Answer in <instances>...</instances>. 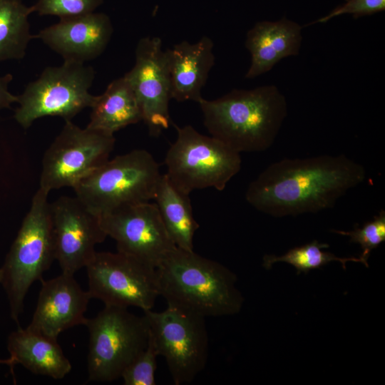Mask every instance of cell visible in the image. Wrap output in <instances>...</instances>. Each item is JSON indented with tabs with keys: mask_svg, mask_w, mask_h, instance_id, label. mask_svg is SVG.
Wrapping results in <instances>:
<instances>
[{
	"mask_svg": "<svg viewBox=\"0 0 385 385\" xmlns=\"http://www.w3.org/2000/svg\"><path fill=\"white\" fill-rule=\"evenodd\" d=\"M91 299L73 275L61 273L51 279H42L36 307L27 328L57 339L61 332L85 325L87 318L84 314Z\"/></svg>",
	"mask_w": 385,
	"mask_h": 385,
	"instance_id": "9a60e30c",
	"label": "cell"
},
{
	"mask_svg": "<svg viewBox=\"0 0 385 385\" xmlns=\"http://www.w3.org/2000/svg\"><path fill=\"white\" fill-rule=\"evenodd\" d=\"M302 26L283 16L276 21L257 22L246 36L245 47L251 63L245 75L254 78L270 71L282 58L297 56L302 42Z\"/></svg>",
	"mask_w": 385,
	"mask_h": 385,
	"instance_id": "e0dca14e",
	"label": "cell"
},
{
	"mask_svg": "<svg viewBox=\"0 0 385 385\" xmlns=\"http://www.w3.org/2000/svg\"><path fill=\"white\" fill-rule=\"evenodd\" d=\"M161 175L153 156L137 149L108 159L73 188L76 196L100 215L154 200Z\"/></svg>",
	"mask_w": 385,
	"mask_h": 385,
	"instance_id": "5b68a950",
	"label": "cell"
},
{
	"mask_svg": "<svg viewBox=\"0 0 385 385\" xmlns=\"http://www.w3.org/2000/svg\"><path fill=\"white\" fill-rule=\"evenodd\" d=\"M366 170L344 155L283 159L265 169L245 193L254 208L273 217L332 208L366 179Z\"/></svg>",
	"mask_w": 385,
	"mask_h": 385,
	"instance_id": "6da1fadb",
	"label": "cell"
},
{
	"mask_svg": "<svg viewBox=\"0 0 385 385\" xmlns=\"http://www.w3.org/2000/svg\"><path fill=\"white\" fill-rule=\"evenodd\" d=\"M133 67L124 76L139 103L149 135L158 137L171 123V83L165 51L159 37H143L135 48Z\"/></svg>",
	"mask_w": 385,
	"mask_h": 385,
	"instance_id": "4fadbf2b",
	"label": "cell"
},
{
	"mask_svg": "<svg viewBox=\"0 0 385 385\" xmlns=\"http://www.w3.org/2000/svg\"><path fill=\"white\" fill-rule=\"evenodd\" d=\"M212 49V41L205 36L195 43L183 41L165 51L172 99L198 103L203 98L201 90L215 64Z\"/></svg>",
	"mask_w": 385,
	"mask_h": 385,
	"instance_id": "ac0fdd59",
	"label": "cell"
},
{
	"mask_svg": "<svg viewBox=\"0 0 385 385\" xmlns=\"http://www.w3.org/2000/svg\"><path fill=\"white\" fill-rule=\"evenodd\" d=\"M385 10V0H344V2L332 9L328 14L307 24L326 23L332 18L344 14H351L354 19L369 16Z\"/></svg>",
	"mask_w": 385,
	"mask_h": 385,
	"instance_id": "4316f807",
	"label": "cell"
},
{
	"mask_svg": "<svg viewBox=\"0 0 385 385\" xmlns=\"http://www.w3.org/2000/svg\"><path fill=\"white\" fill-rule=\"evenodd\" d=\"M55 260L61 273L73 275L94 257L97 244L107 237L99 215L76 196H61L51 203Z\"/></svg>",
	"mask_w": 385,
	"mask_h": 385,
	"instance_id": "5bb4252c",
	"label": "cell"
},
{
	"mask_svg": "<svg viewBox=\"0 0 385 385\" xmlns=\"http://www.w3.org/2000/svg\"><path fill=\"white\" fill-rule=\"evenodd\" d=\"M107 237L118 252L156 268L176 246L170 239L155 203L127 205L99 215Z\"/></svg>",
	"mask_w": 385,
	"mask_h": 385,
	"instance_id": "7c38bea8",
	"label": "cell"
},
{
	"mask_svg": "<svg viewBox=\"0 0 385 385\" xmlns=\"http://www.w3.org/2000/svg\"><path fill=\"white\" fill-rule=\"evenodd\" d=\"M94 78V69L84 63L63 61L61 66H48L17 96L14 118L24 129L45 116L71 121L92 106L96 96L88 91Z\"/></svg>",
	"mask_w": 385,
	"mask_h": 385,
	"instance_id": "ba28073f",
	"label": "cell"
},
{
	"mask_svg": "<svg viewBox=\"0 0 385 385\" xmlns=\"http://www.w3.org/2000/svg\"><path fill=\"white\" fill-rule=\"evenodd\" d=\"M113 28L104 13L91 12L60 21L36 35L63 61L85 63L96 59L106 48Z\"/></svg>",
	"mask_w": 385,
	"mask_h": 385,
	"instance_id": "2e32d148",
	"label": "cell"
},
{
	"mask_svg": "<svg viewBox=\"0 0 385 385\" xmlns=\"http://www.w3.org/2000/svg\"><path fill=\"white\" fill-rule=\"evenodd\" d=\"M198 104L210 135L239 153L269 149L287 115L286 98L274 85L233 89Z\"/></svg>",
	"mask_w": 385,
	"mask_h": 385,
	"instance_id": "7a4b0ae2",
	"label": "cell"
},
{
	"mask_svg": "<svg viewBox=\"0 0 385 385\" xmlns=\"http://www.w3.org/2000/svg\"><path fill=\"white\" fill-rule=\"evenodd\" d=\"M149 338L165 358L176 385L192 382L205 369L209 352L205 317L168 305L161 312H143Z\"/></svg>",
	"mask_w": 385,
	"mask_h": 385,
	"instance_id": "9c48e42d",
	"label": "cell"
},
{
	"mask_svg": "<svg viewBox=\"0 0 385 385\" xmlns=\"http://www.w3.org/2000/svg\"><path fill=\"white\" fill-rule=\"evenodd\" d=\"M104 0H38L32 6L40 16H56L61 19L77 16L91 12Z\"/></svg>",
	"mask_w": 385,
	"mask_h": 385,
	"instance_id": "484cf974",
	"label": "cell"
},
{
	"mask_svg": "<svg viewBox=\"0 0 385 385\" xmlns=\"http://www.w3.org/2000/svg\"><path fill=\"white\" fill-rule=\"evenodd\" d=\"M48 192L38 188L29 210L0 268L10 315L16 322L24 309L31 286L42 280L43 273L55 260L53 222Z\"/></svg>",
	"mask_w": 385,
	"mask_h": 385,
	"instance_id": "277c9868",
	"label": "cell"
},
{
	"mask_svg": "<svg viewBox=\"0 0 385 385\" xmlns=\"http://www.w3.org/2000/svg\"><path fill=\"white\" fill-rule=\"evenodd\" d=\"M85 326L89 332L87 356L88 379L109 382L118 379L125 369L146 347L149 326L143 314L128 308L105 305Z\"/></svg>",
	"mask_w": 385,
	"mask_h": 385,
	"instance_id": "52a82bcc",
	"label": "cell"
},
{
	"mask_svg": "<svg viewBox=\"0 0 385 385\" xmlns=\"http://www.w3.org/2000/svg\"><path fill=\"white\" fill-rule=\"evenodd\" d=\"M176 128L177 138L165 158V174L171 183L188 195L208 188L223 190L240 170V153L190 125Z\"/></svg>",
	"mask_w": 385,
	"mask_h": 385,
	"instance_id": "8992f818",
	"label": "cell"
},
{
	"mask_svg": "<svg viewBox=\"0 0 385 385\" xmlns=\"http://www.w3.org/2000/svg\"><path fill=\"white\" fill-rule=\"evenodd\" d=\"M158 353L148 338L146 347L125 369L121 379L125 385H155Z\"/></svg>",
	"mask_w": 385,
	"mask_h": 385,
	"instance_id": "d4e9b609",
	"label": "cell"
},
{
	"mask_svg": "<svg viewBox=\"0 0 385 385\" xmlns=\"http://www.w3.org/2000/svg\"><path fill=\"white\" fill-rule=\"evenodd\" d=\"M91 108L86 127L108 134L143 120L137 98L124 76L111 82L102 94L96 96Z\"/></svg>",
	"mask_w": 385,
	"mask_h": 385,
	"instance_id": "ffe728a7",
	"label": "cell"
},
{
	"mask_svg": "<svg viewBox=\"0 0 385 385\" xmlns=\"http://www.w3.org/2000/svg\"><path fill=\"white\" fill-rule=\"evenodd\" d=\"M86 268L91 298L105 305L145 312L160 296L155 269L124 253L96 252Z\"/></svg>",
	"mask_w": 385,
	"mask_h": 385,
	"instance_id": "8fae6325",
	"label": "cell"
},
{
	"mask_svg": "<svg viewBox=\"0 0 385 385\" xmlns=\"http://www.w3.org/2000/svg\"><path fill=\"white\" fill-rule=\"evenodd\" d=\"M0 285H1V274H0Z\"/></svg>",
	"mask_w": 385,
	"mask_h": 385,
	"instance_id": "f546056e",
	"label": "cell"
},
{
	"mask_svg": "<svg viewBox=\"0 0 385 385\" xmlns=\"http://www.w3.org/2000/svg\"><path fill=\"white\" fill-rule=\"evenodd\" d=\"M345 236H349L350 242L359 244L362 250L360 257L367 262L372 250L376 248L385 240V211L381 210L374 220L366 222L361 227H355L351 231L332 230Z\"/></svg>",
	"mask_w": 385,
	"mask_h": 385,
	"instance_id": "cb8c5ba5",
	"label": "cell"
},
{
	"mask_svg": "<svg viewBox=\"0 0 385 385\" xmlns=\"http://www.w3.org/2000/svg\"><path fill=\"white\" fill-rule=\"evenodd\" d=\"M154 200L174 245L192 251L194 235L200 226L194 217L189 195L178 190L166 174H162Z\"/></svg>",
	"mask_w": 385,
	"mask_h": 385,
	"instance_id": "44dd1931",
	"label": "cell"
},
{
	"mask_svg": "<svg viewBox=\"0 0 385 385\" xmlns=\"http://www.w3.org/2000/svg\"><path fill=\"white\" fill-rule=\"evenodd\" d=\"M329 247L327 243L314 240L310 243L292 248L280 256L265 255L263 266L265 269L270 270L274 263L284 262L292 265L297 270L298 274L300 272L307 273L312 270L320 269L332 261L340 262L344 270L348 262H361L366 267L369 266L368 263L360 257H339L332 252L322 250Z\"/></svg>",
	"mask_w": 385,
	"mask_h": 385,
	"instance_id": "603a6c76",
	"label": "cell"
},
{
	"mask_svg": "<svg viewBox=\"0 0 385 385\" xmlns=\"http://www.w3.org/2000/svg\"><path fill=\"white\" fill-rule=\"evenodd\" d=\"M65 122L42 159L39 188L48 193L73 188L108 160L115 145L112 134Z\"/></svg>",
	"mask_w": 385,
	"mask_h": 385,
	"instance_id": "30bf717a",
	"label": "cell"
},
{
	"mask_svg": "<svg viewBox=\"0 0 385 385\" xmlns=\"http://www.w3.org/2000/svg\"><path fill=\"white\" fill-rule=\"evenodd\" d=\"M159 294L168 305L204 317L237 313L243 298L236 277L222 264L175 247L155 268Z\"/></svg>",
	"mask_w": 385,
	"mask_h": 385,
	"instance_id": "3957f363",
	"label": "cell"
},
{
	"mask_svg": "<svg viewBox=\"0 0 385 385\" xmlns=\"http://www.w3.org/2000/svg\"><path fill=\"white\" fill-rule=\"evenodd\" d=\"M1 364L9 366L11 369V372L14 374V366L13 365L12 361L9 357L5 359H0V364Z\"/></svg>",
	"mask_w": 385,
	"mask_h": 385,
	"instance_id": "f1b7e54d",
	"label": "cell"
},
{
	"mask_svg": "<svg viewBox=\"0 0 385 385\" xmlns=\"http://www.w3.org/2000/svg\"><path fill=\"white\" fill-rule=\"evenodd\" d=\"M32 6L22 0H0V61L20 60L34 36L29 16Z\"/></svg>",
	"mask_w": 385,
	"mask_h": 385,
	"instance_id": "7402d4cb",
	"label": "cell"
},
{
	"mask_svg": "<svg viewBox=\"0 0 385 385\" xmlns=\"http://www.w3.org/2000/svg\"><path fill=\"white\" fill-rule=\"evenodd\" d=\"M7 349L14 366L20 364L35 374L61 379L72 368L56 339L46 337L27 327H19L9 334Z\"/></svg>",
	"mask_w": 385,
	"mask_h": 385,
	"instance_id": "d6986e66",
	"label": "cell"
},
{
	"mask_svg": "<svg viewBox=\"0 0 385 385\" xmlns=\"http://www.w3.org/2000/svg\"><path fill=\"white\" fill-rule=\"evenodd\" d=\"M13 80V76L6 73L0 76V112L6 108H10L14 103H16L17 96L9 91V85Z\"/></svg>",
	"mask_w": 385,
	"mask_h": 385,
	"instance_id": "83f0119b",
	"label": "cell"
}]
</instances>
